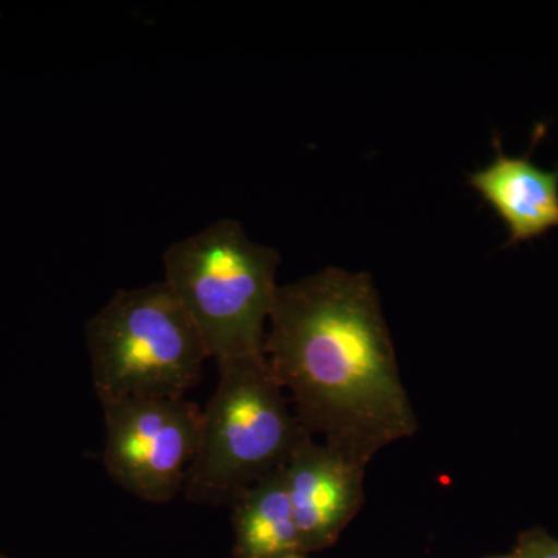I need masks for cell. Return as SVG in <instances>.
<instances>
[{"mask_svg":"<svg viewBox=\"0 0 558 558\" xmlns=\"http://www.w3.org/2000/svg\"><path fill=\"white\" fill-rule=\"evenodd\" d=\"M495 159L470 174L469 183L509 230V245L543 236L558 227V171L529 156L509 157L494 137Z\"/></svg>","mask_w":558,"mask_h":558,"instance_id":"cell-7","label":"cell"},{"mask_svg":"<svg viewBox=\"0 0 558 558\" xmlns=\"http://www.w3.org/2000/svg\"><path fill=\"white\" fill-rule=\"evenodd\" d=\"M165 282L189 312L209 359L266 354V323L277 296V250L256 244L240 222L220 219L170 245Z\"/></svg>","mask_w":558,"mask_h":558,"instance_id":"cell-3","label":"cell"},{"mask_svg":"<svg viewBox=\"0 0 558 558\" xmlns=\"http://www.w3.org/2000/svg\"><path fill=\"white\" fill-rule=\"evenodd\" d=\"M84 333L98 400L185 398L209 359L199 329L165 281L119 290Z\"/></svg>","mask_w":558,"mask_h":558,"instance_id":"cell-4","label":"cell"},{"mask_svg":"<svg viewBox=\"0 0 558 558\" xmlns=\"http://www.w3.org/2000/svg\"><path fill=\"white\" fill-rule=\"evenodd\" d=\"M105 414L102 462L132 497L167 505L185 486L199 449L202 409L186 398L100 400Z\"/></svg>","mask_w":558,"mask_h":558,"instance_id":"cell-5","label":"cell"},{"mask_svg":"<svg viewBox=\"0 0 558 558\" xmlns=\"http://www.w3.org/2000/svg\"><path fill=\"white\" fill-rule=\"evenodd\" d=\"M286 558H304L303 554H296V556H290Z\"/></svg>","mask_w":558,"mask_h":558,"instance_id":"cell-10","label":"cell"},{"mask_svg":"<svg viewBox=\"0 0 558 558\" xmlns=\"http://www.w3.org/2000/svg\"><path fill=\"white\" fill-rule=\"evenodd\" d=\"M0 558H2V557H0Z\"/></svg>","mask_w":558,"mask_h":558,"instance_id":"cell-12","label":"cell"},{"mask_svg":"<svg viewBox=\"0 0 558 558\" xmlns=\"http://www.w3.org/2000/svg\"><path fill=\"white\" fill-rule=\"evenodd\" d=\"M218 369L182 492L199 506L233 505L250 487L284 470L301 440L312 436L290 410L266 354L227 360Z\"/></svg>","mask_w":558,"mask_h":558,"instance_id":"cell-2","label":"cell"},{"mask_svg":"<svg viewBox=\"0 0 558 558\" xmlns=\"http://www.w3.org/2000/svg\"><path fill=\"white\" fill-rule=\"evenodd\" d=\"M365 468L314 436L301 440L284 468L303 554L329 548L365 502Z\"/></svg>","mask_w":558,"mask_h":558,"instance_id":"cell-6","label":"cell"},{"mask_svg":"<svg viewBox=\"0 0 558 558\" xmlns=\"http://www.w3.org/2000/svg\"><path fill=\"white\" fill-rule=\"evenodd\" d=\"M487 558H509L508 556H501V557H487Z\"/></svg>","mask_w":558,"mask_h":558,"instance_id":"cell-11","label":"cell"},{"mask_svg":"<svg viewBox=\"0 0 558 558\" xmlns=\"http://www.w3.org/2000/svg\"><path fill=\"white\" fill-rule=\"evenodd\" d=\"M231 508L236 558H286L303 554L284 470L250 487Z\"/></svg>","mask_w":558,"mask_h":558,"instance_id":"cell-8","label":"cell"},{"mask_svg":"<svg viewBox=\"0 0 558 558\" xmlns=\"http://www.w3.org/2000/svg\"><path fill=\"white\" fill-rule=\"evenodd\" d=\"M509 558H558V538L548 532L532 529L521 535Z\"/></svg>","mask_w":558,"mask_h":558,"instance_id":"cell-9","label":"cell"},{"mask_svg":"<svg viewBox=\"0 0 558 558\" xmlns=\"http://www.w3.org/2000/svg\"><path fill=\"white\" fill-rule=\"evenodd\" d=\"M269 322L264 352L314 438L366 469L417 432L369 275L329 267L279 286Z\"/></svg>","mask_w":558,"mask_h":558,"instance_id":"cell-1","label":"cell"}]
</instances>
